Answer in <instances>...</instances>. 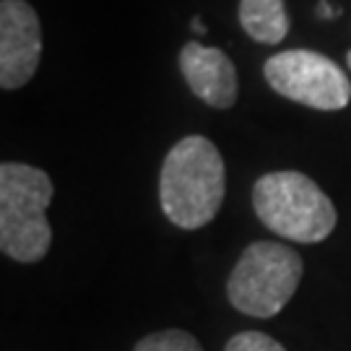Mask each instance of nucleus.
Segmentation results:
<instances>
[{
  "label": "nucleus",
  "instance_id": "f257e3e1",
  "mask_svg": "<svg viewBox=\"0 0 351 351\" xmlns=\"http://www.w3.org/2000/svg\"><path fill=\"white\" fill-rule=\"evenodd\" d=\"M224 159L206 136L177 141L164 156L159 201L164 216L180 229L211 224L224 203Z\"/></svg>",
  "mask_w": 351,
  "mask_h": 351
},
{
  "label": "nucleus",
  "instance_id": "f03ea898",
  "mask_svg": "<svg viewBox=\"0 0 351 351\" xmlns=\"http://www.w3.org/2000/svg\"><path fill=\"white\" fill-rule=\"evenodd\" d=\"M55 195L50 175L21 162L0 164V250L16 263H37L52 245L47 208Z\"/></svg>",
  "mask_w": 351,
  "mask_h": 351
},
{
  "label": "nucleus",
  "instance_id": "7ed1b4c3",
  "mask_svg": "<svg viewBox=\"0 0 351 351\" xmlns=\"http://www.w3.org/2000/svg\"><path fill=\"white\" fill-rule=\"evenodd\" d=\"M252 208L278 237L315 245L330 237L339 213L323 188L302 172H268L252 188Z\"/></svg>",
  "mask_w": 351,
  "mask_h": 351
},
{
  "label": "nucleus",
  "instance_id": "20e7f679",
  "mask_svg": "<svg viewBox=\"0 0 351 351\" xmlns=\"http://www.w3.org/2000/svg\"><path fill=\"white\" fill-rule=\"evenodd\" d=\"M304 274L300 252L281 242L261 239L245 247L226 278L232 307L250 317H274L297 294Z\"/></svg>",
  "mask_w": 351,
  "mask_h": 351
},
{
  "label": "nucleus",
  "instance_id": "39448f33",
  "mask_svg": "<svg viewBox=\"0 0 351 351\" xmlns=\"http://www.w3.org/2000/svg\"><path fill=\"white\" fill-rule=\"evenodd\" d=\"M268 86L284 99L313 110L336 112L351 99V81L339 63L313 50H287L263 65Z\"/></svg>",
  "mask_w": 351,
  "mask_h": 351
},
{
  "label": "nucleus",
  "instance_id": "423d86ee",
  "mask_svg": "<svg viewBox=\"0 0 351 351\" xmlns=\"http://www.w3.org/2000/svg\"><path fill=\"white\" fill-rule=\"evenodd\" d=\"M42 60V26L26 0L0 3V86L16 91L26 86Z\"/></svg>",
  "mask_w": 351,
  "mask_h": 351
},
{
  "label": "nucleus",
  "instance_id": "0eeeda50",
  "mask_svg": "<svg viewBox=\"0 0 351 351\" xmlns=\"http://www.w3.org/2000/svg\"><path fill=\"white\" fill-rule=\"evenodd\" d=\"M177 60L190 91L208 107L229 110L237 101V71L224 50L188 42Z\"/></svg>",
  "mask_w": 351,
  "mask_h": 351
},
{
  "label": "nucleus",
  "instance_id": "6e6552de",
  "mask_svg": "<svg viewBox=\"0 0 351 351\" xmlns=\"http://www.w3.org/2000/svg\"><path fill=\"white\" fill-rule=\"evenodd\" d=\"M239 24L247 37L261 45H278L289 34V19L284 0H242Z\"/></svg>",
  "mask_w": 351,
  "mask_h": 351
},
{
  "label": "nucleus",
  "instance_id": "1a4fd4ad",
  "mask_svg": "<svg viewBox=\"0 0 351 351\" xmlns=\"http://www.w3.org/2000/svg\"><path fill=\"white\" fill-rule=\"evenodd\" d=\"M133 351H203V346L188 330L167 328V330H156V333L143 336Z\"/></svg>",
  "mask_w": 351,
  "mask_h": 351
},
{
  "label": "nucleus",
  "instance_id": "9d476101",
  "mask_svg": "<svg viewBox=\"0 0 351 351\" xmlns=\"http://www.w3.org/2000/svg\"><path fill=\"white\" fill-rule=\"evenodd\" d=\"M224 351H287L274 336L261 330H242L226 341Z\"/></svg>",
  "mask_w": 351,
  "mask_h": 351
},
{
  "label": "nucleus",
  "instance_id": "9b49d317",
  "mask_svg": "<svg viewBox=\"0 0 351 351\" xmlns=\"http://www.w3.org/2000/svg\"><path fill=\"white\" fill-rule=\"evenodd\" d=\"M193 32H198V34H206V26H203L201 19H195V21H193Z\"/></svg>",
  "mask_w": 351,
  "mask_h": 351
},
{
  "label": "nucleus",
  "instance_id": "f8f14e48",
  "mask_svg": "<svg viewBox=\"0 0 351 351\" xmlns=\"http://www.w3.org/2000/svg\"><path fill=\"white\" fill-rule=\"evenodd\" d=\"M346 65H349V71H351V50H349V55H346Z\"/></svg>",
  "mask_w": 351,
  "mask_h": 351
}]
</instances>
